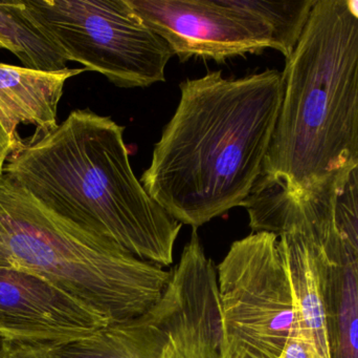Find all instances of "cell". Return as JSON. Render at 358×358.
I'll return each instance as SVG.
<instances>
[{
    "mask_svg": "<svg viewBox=\"0 0 358 358\" xmlns=\"http://www.w3.org/2000/svg\"><path fill=\"white\" fill-rule=\"evenodd\" d=\"M50 351L54 358H222L217 267L197 229L163 296L146 312Z\"/></svg>",
    "mask_w": 358,
    "mask_h": 358,
    "instance_id": "obj_5",
    "label": "cell"
},
{
    "mask_svg": "<svg viewBox=\"0 0 358 358\" xmlns=\"http://www.w3.org/2000/svg\"><path fill=\"white\" fill-rule=\"evenodd\" d=\"M16 146L17 145L13 142L12 139L8 136L6 130H4L2 124L0 123V174L3 172L6 160L10 157V153H13Z\"/></svg>",
    "mask_w": 358,
    "mask_h": 358,
    "instance_id": "obj_16",
    "label": "cell"
},
{
    "mask_svg": "<svg viewBox=\"0 0 358 358\" xmlns=\"http://www.w3.org/2000/svg\"><path fill=\"white\" fill-rule=\"evenodd\" d=\"M127 4L181 61L197 57L222 62L265 48L277 50L268 25L241 0H127Z\"/></svg>",
    "mask_w": 358,
    "mask_h": 358,
    "instance_id": "obj_8",
    "label": "cell"
},
{
    "mask_svg": "<svg viewBox=\"0 0 358 358\" xmlns=\"http://www.w3.org/2000/svg\"><path fill=\"white\" fill-rule=\"evenodd\" d=\"M0 358H54L48 345L3 338Z\"/></svg>",
    "mask_w": 358,
    "mask_h": 358,
    "instance_id": "obj_15",
    "label": "cell"
},
{
    "mask_svg": "<svg viewBox=\"0 0 358 358\" xmlns=\"http://www.w3.org/2000/svg\"><path fill=\"white\" fill-rule=\"evenodd\" d=\"M0 50H4V46H2L1 42H0Z\"/></svg>",
    "mask_w": 358,
    "mask_h": 358,
    "instance_id": "obj_19",
    "label": "cell"
},
{
    "mask_svg": "<svg viewBox=\"0 0 358 358\" xmlns=\"http://www.w3.org/2000/svg\"><path fill=\"white\" fill-rule=\"evenodd\" d=\"M336 229L352 252L358 267V163L348 170L334 197Z\"/></svg>",
    "mask_w": 358,
    "mask_h": 358,
    "instance_id": "obj_14",
    "label": "cell"
},
{
    "mask_svg": "<svg viewBox=\"0 0 358 358\" xmlns=\"http://www.w3.org/2000/svg\"><path fill=\"white\" fill-rule=\"evenodd\" d=\"M279 237L294 292L299 331L321 358H331L317 246L308 227L296 221Z\"/></svg>",
    "mask_w": 358,
    "mask_h": 358,
    "instance_id": "obj_12",
    "label": "cell"
},
{
    "mask_svg": "<svg viewBox=\"0 0 358 358\" xmlns=\"http://www.w3.org/2000/svg\"><path fill=\"white\" fill-rule=\"evenodd\" d=\"M222 358H279L298 329L279 237L252 233L217 267Z\"/></svg>",
    "mask_w": 358,
    "mask_h": 358,
    "instance_id": "obj_7",
    "label": "cell"
},
{
    "mask_svg": "<svg viewBox=\"0 0 358 358\" xmlns=\"http://www.w3.org/2000/svg\"><path fill=\"white\" fill-rule=\"evenodd\" d=\"M124 130L76 109L55 130L19 141L3 174L78 228L165 268L182 224L136 178Z\"/></svg>",
    "mask_w": 358,
    "mask_h": 358,
    "instance_id": "obj_2",
    "label": "cell"
},
{
    "mask_svg": "<svg viewBox=\"0 0 358 358\" xmlns=\"http://www.w3.org/2000/svg\"><path fill=\"white\" fill-rule=\"evenodd\" d=\"M25 12L66 57L121 88L165 81L173 50L127 0H24Z\"/></svg>",
    "mask_w": 358,
    "mask_h": 358,
    "instance_id": "obj_6",
    "label": "cell"
},
{
    "mask_svg": "<svg viewBox=\"0 0 358 358\" xmlns=\"http://www.w3.org/2000/svg\"><path fill=\"white\" fill-rule=\"evenodd\" d=\"M180 100L140 182L197 229L243 205L262 174L283 99V74L238 79L215 71L181 82Z\"/></svg>",
    "mask_w": 358,
    "mask_h": 358,
    "instance_id": "obj_1",
    "label": "cell"
},
{
    "mask_svg": "<svg viewBox=\"0 0 358 358\" xmlns=\"http://www.w3.org/2000/svg\"><path fill=\"white\" fill-rule=\"evenodd\" d=\"M85 71H36L0 62V123L15 144L20 124H33L36 132L46 134L58 126V106L67 80Z\"/></svg>",
    "mask_w": 358,
    "mask_h": 358,
    "instance_id": "obj_11",
    "label": "cell"
},
{
    "mask_svg": "<svg viewBox=\"0 0 358 358\" xmlns=\"http://www.w3.org/2000/svg\"><path fill=\"white\" fill-rule=\"evenodd\" d=\"M0 265L42 277L110 325L146 312L172 277V269L140 260L67 222L3 172Z\"/></svg>",
    "mask_w": 358,
    "mask_h": 358,
    "instance_id": "obj_4",
    "label": "cell"
},
{
    "mask_svg": "<svg viewBox=\"0 0 358 358\" xmlns=\"http://www.w3.org/2000/svg\"><path fill=\"white\" fill-rule=\"evenodd\" d=\"M2 342H3V338H1V336H0V348H1Z\"/></svg>",
    "mask_w": 358,
    "mask_h": 358,
    "instance_id": "obj_18",
    "label": "cell"
},
{
    "mask_svg": "<svg viewBox=\"0 0 358 358\" xmlns=\"http://www.w3.org/2000/svg\"><path fill=\"white\" fill-rule=\"evenodd\" d=\"M110 326L45 280L0 265V336L34 344H64Z\"/></svg>",
    "mask_w": 358,
    "mask_h": 358,
    "instance_id": "obj_9",
    "label": "cell"
},
{
    "mask_svg": "<svg viewBox=\"0 0 358 358\" xmlns=\"http://www.w3.org/2000/svg\"><path fill=\"white\" fill-rule=\"evenodd\" d=\"M0 42L27 69L48 73L69 69L62 50L27 16L22 1L0 2Z\"/></svg>",
    "mask_w": 358,
    "mask_h": 358,
    "instance_id": "obj_13",
    "label": "cell"
},
{
    "mask_svg": "<svg viewBox=\"0 0 358 358\" xmlns=\"http://www.w3.org/2000/svg\"><path fill=\"white\" fill-rule=\"evenodd\" d=\"M347 6H348L351 14L358 19V0H348L347 1Z\"/></svg>",
    "mask_w": 358,
    "mask_h": 358,
    "instance_id": "obj_17",
    "label": "cell"
},
{
    "mask_svg": "<svg viewBox=\"0 0 358 358\" xmlns=\"http://www.w3.org/2000/svg\"><path fill=\"white\" fill-rule=\"evenodd\" d=\"M305 225L315 237L331 358H358V267L336 229L334 202L317 203Z\"/></svg>",
    "mask_w": 358,
    "mask_h": 358,
    "instance_id": "obj_10",
    "label": "cell"
},
{
    "mask_svg": "<svg viewBox=\"0 0 358 358\" xmlns=\"http://www.w3.org/2000/svg\"><path fill=\"white\" fill-rule=\"evenodd\" d=\"M282 74L260 177L294 193L334 188L358 163V19L347 1L317 0Z\"/></svg>",
    "mask_w": 358,
    "mask_h": 358,
    "instance_id": "obj_3",
    "label": "cell"
}]
</instances>
